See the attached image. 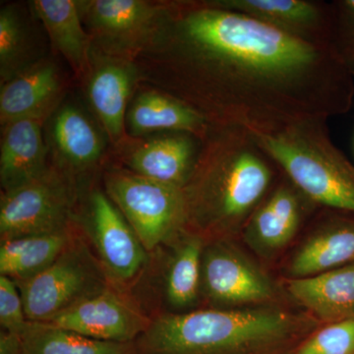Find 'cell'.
<instances>
[{"mask_svg": "<svg viewBox=\"0 0 354 354\" xmlns=\"http://www.w3.org/2000/svg\"><path fill=\"white\" fill-rule=\"evenodd\" d=\"M321 326L295 304L211 307L158 317L144 344L153 354H272L301 344Z\"/></svg>", "mask_w": 354, "mask_h": 354, "instance_id": "obj_3", "label": "cell"}, {"mask_svg": "<svg viewBox=\"0 0 354 354\" xmlns=\"http://www.w3.org/2000/svg\"><path fill=\"white\" fill-rule=\"evenodd\" d=\"M31 7V6H30ZM32 8L10 3L0 10V83L12 80L46 58Z\"/></svg>", "mask_w": 354, "mask_h": 354, "instance_id": "obj_22", "label": "cell"}, {"mask_svg": "<svg viewBox=\"0 0 354 354\" xmlns=\"http://www.w3.org/2000/svg\"><path fill=\"white\" fill-rule=\"evenodd\" d=\"M307 43L333 44L334 7L309 0H209Z\"/></svg>", "mask_w": 354, "mask_h": 354, "instance_id": "obj_13", "label": "cell"}, {"mask_svg": "<svg viewBox=\"0 0 354 354\" xmlns=\"http://www.w3.org/2000/svg\"><path fill=\"white\" fill-rule=\"evenodd\" d=\"M71 208L66 184L50 169L41 178L2 193L1 241L28 235L64 232Z\"/></svg>", "mask_w": 354, "mask_h": 354, "instance_id": "obj_9", "label": "cell"}, {"mask_svg": "<svg viewBox=\"0 0 354 354\" xmlns=\"http://www.w3.org/2000/svg\"><path fill=\"white\" fill-rule=\"evenodd\" d=\"M85 80L88 104L102 131L113 146L122 145L128 139V104L140 84L136 66L130 60L109 57L92 48Z\"/></svg>", "mask_w": 354, "mask_h": 354, "instance_id": "obj_11", "label": "cell"}, {"mask_svg": "<svg viewBox=\"0 0 354 354\" xmlns=\"http://www.w3.org/2000/svg\"><path fill=\"white\" fill-rule=\"evenodd\" d=\"M62 234L28 235L2 241L0 272L11 279L26 281L50 267L66 248Z\"/></svg>", "mask_w": 354, "mask_h": 354, "instance_id": "obj_24", "label": "cell"}, {"mask_svg": "<svg viewBox=\"0 0 354 354\" xmlns=\"http://www.w3.org/2000/svg\"><path fill=\"white\" fill-rule=\"evenodd\" d=\"M123 162L134 172L151 180L183 188L196 160L200 140L188 133L172 132L140 143L128 138Z\"/></svg>", "mask_w": 354, "mask_h": 354, "instance_id": "obj_17", "label": "cell"}, {"mask_svg": "<svg viewBox=\"0 0 354 354\" xmlns=\"http://www.w3.org/2000/svg\"><path fill=\"white\" fill-rule=\"evenodd\" d=\"M317 208L283 174L249 218L241 239L261 259H274L295 241Z\"/></svg>", "mask_w": 354, "mask_h": 354, "instance_id": "obj_10", "label": "cell"}, {"mask_svg": "<svg viewBox=\"0 0 354 354\" xmlns=\"http://www.w3.org/2000/svg\"><path fill=\"white\" fill-rule=\"evenodd\" d=\"M66 80L57 62L46 57L0 88L2 127L21 120L44 121L59 106Z\"/></svg>", "mask_w": 354, "mask_h": 354, "instance_id": "obj_16", "label": "cell"}, {"mask_svg": "<svg viewBox=\"0 0 354 354\" xmlns=\"http://www.w3.org/2000/svg\"><path fill=\"white\" fill-rule=\"evenodd\" d=\"M145 322V319L124 300L104 290L44 323L88 339L123 344L147 329Z\"/></svg>", "mask_w": 354, "mask_h": 354, "instance_id": "obj_15", "label": "cell"}, {"mask_svg": "<svg viewBox=\"0 0 354 354\" xmlns=\"http://www.w3.org/2000/svg\"><path fill=\"white\" fill-rule=\"evenodd\" d=\"M88 225L104 266L116 279L134 278L146 262V249L120 209L102 191L90 199Z\"/></svg>", "mask_w": 354, "mask_h": 354, "instance_id": "obj_14", "label": "cell"}, {"mask_svg": "<svg viewBox=\"0 0 354 354\" xmlns=\"http://www.w3.org/2000/svg\"><path fill=\"white\" fill-rule=\"evenodd\" d=\"M167 270L165 292L174 308L183 310L196 304L201 290L202 256L206 241L184 232Z\"/></svg>", "mask_w": 354, "mask_h": 354, "instance_id": "obj_25", "label": "cell"}, {"mask_svg": "<svg viewBox=\"0 0 354 354\" xmlns=\"http://www.w3.org/2000/svg\"><path fill=\"white\" fill-rule=\"evenodd\" d=\"M133 64L139 85L209 124L255 135L353 106L354 76L333 44L307 43L209 0L165 1Z\"/></svg>", "mask_w": 354, "mask_h": 354, "instance_id": "obj_1", "label": "cell"}, {"mask_svg": "<svg viewBox=\"0 0 354 354\" xmlns=\"http://www.w3.org/2000/svg\"><path fill=\"white\" fill-rule=\"evenodd\" d=\"M234 241H211L205 245L200 295L213 308L292 304L283 283L274 281Z\"/></svg>", "mask_w": 354, "mask_h": 354, "instance_id": "obj_5", "label": "cell"}, {"mask_svg": "<svg viewBox=\"0 0 354 354\" xmlns=\"http://www.w3.org/2000/svg\"><path fill=\"white\" fill-rule=\"evenodd\" d=\"M43 122L21 120L2 127L0 181L3 192L37 180L50 171L46 165Z\"/></svg>", "mask_w": 354, "mask_h": 354, "instance_id": "obj_20", "label": "cell"}, {"mask_svg": "<svg viewBox=\"0 0 354 354\" xmlns=\"http://www.w3.org/2000/svg\"><path fill=\"white\" fill-rule=\"evenodd\" d=\"M99 271L83 249L65 248L50 267L21 281L26 318L48 322L57 314L104 291Z\"/></svg>", "mask_w": 354, "mask_h": 354, "instance_id": "obj_7", "label": "cell"}, {"mask_svg": "<svg viewBox=\"0 0 354 354\" xmlns=\"http://www.w3.org/2000/svg\"><path fill=\"white\" fill-rule=\"evenodd\" d=\"M253 135L319 208L354 215V165L333 144L327 120H302L274 134Z\"/></svg>", "mask_w": 354, "mask_h": 354, "instance_id": "obj_4", "label": "cell"}, {"mask_svg": "<svg viewBox=\"0 0 354 354\" xmlns=\"http://www.w3.org/2000/svg\"><path fill=\"white\" fill-rule=\"evenodd\" d=\"M104 180L108 196L146 250H153L185 232L183 188L120 169H109Z\"/></svg>", "mask_w": 354, "mask_h": 354, "instance_id": "obj_6", "label": "cell"}, {"mask_svg": "<svg viewBox=\"0 0 354 354\" xmlns=\"http://www.w3.org/2000/svg\"><path fill=\"white\" fill-rule=\"evenodd\" d=\"M334 7V39L344 46H354V0H342Z\"/></svg>", "mask_w": 354, "mask_h": 354, "instance_id": "obj_29", "label": "cell"}, {"mask_svg": "<svg viewBox=\"0 0 354 354\" xmlns=\"http://www.w3.org/2000/svg\"><path fill=\"white\" fill-rule=\"evenodd\" d=\"M50 138L62 164L73 171L94 167L104 156V139L87 113L75 104H64L53 113Z\"/></svg>", "mask_w": 354, "mask_h": 354, "instance_id": "obj_23", "label": "cell"}, {"mask_svg": "<svg viewBox=\"0 0 354 354\" xmlns=\"http://www.w3.org/2000/svg\"><path fill=\"white\" fill-rule=\"evenodd\" d=\"M24 305L20 290L12 279L0 276V324L6 332L22 334L27 327Z\"/></svg>", "mask_w": 354, "mask_h": 354, "instance_id": "obj_28", "label": "cell"}, {"mask_svg": "<svg viewBox=\"0 0 354 354\" xmlns=\"http://www.w3.org/2000/svg\"><path fill=\"white\" fill-rule=\"evenodd\" d=\"M32 12L50 39L53 51L66 60L77 78L85 79L91 66L93 41L73 0H34Z\"/></svg>", "mask_w": 354, "mask_h": 354, "instance_id": "obj_21", "label": "cell"}, {"mask_svg": "<svg viewBox=\"0 0 354 354\" xmlns=\"http://www.w3.org/2000/svg\"><path fill=\"white\" fill-rule=\"evenodd\" d=\"M0 354H22L21 337L12 333H1L0 335Z\"/></svg>", "mask_w": 354, "mask_h": 354, "instance_id": "obj_30", "label": "cell"}, {"mask_svg": "<svg viewBox=\"0 0 354 354\" xmlns=\"http://www.w3.org/2000/svg\"><path fill=\"white\" fill-rule=\"evenodd\" d=\"M283 172L252 133L209 124L183 187L184 230L206 243L237 241Z\"/></svg>", "mask_w": 354, "mask_h": 354, "instance_id": "obj_2", "label": "cell"}, {"mask_svg": "<svg viewBox=\"0 0 354 354\" xmlns=\"http://www.w3.org/2000/svg\"><path fill=\"white\" fill-rule=\"evenodd\" d=\"M20 337L22 354H129L120 342L88 339L48 323L28 322Z\"/></svg>", "mask_w": 354, "mask_h": 354, "instance_id": "obj_26", "label": "cell"}, {"mask_svg": "<svg viewBox=\"0 0 354 354\" xmlns=\"http://www.w3.org/2000/svg\"><path fill=\"white\" fill-rule=\"evenodd\" d=\"M325 209L291 253L283 279L309 278L354 263V215Z\"/></svg>", "mask_w": 354, "mask_h": 354, "instance_id": "obj_12", "label": "cell"}, {"mask_svg": "<svg viewBox=\"0 0 354 354\" xmlns=\"http://www.w3.org/2000/svg\"><path fill=\"white\" fill-rule=\"evenodd\" d=\"M138 90L127 111L128 138L155 132L188 133L200 141L206 136L209 124L194 109L156 88L139 85Z\"/></svg>", "mask_w": 354, "mask_h": 354, "instance_id": "obj_19", "label": "cell"}, {"mask_svg": "<svg viewBox=\"0 0 354 354\" xmlns=\"http://www.w3.org/2000/svg\"><path fill=\"white\" fill-rule=\"evenodd\" d=\"M281 283L291 304L322 325L354 318V263Z\"/></svg>", "mask_w": 354, "mask_h": 354, "instance_id": "obj_18", "label": "cell"}, {"mask_svg": "<svg viewBox=\"0 0 354 354\" xmlns=\"http://www.w3.org/2000/svg\"><path fill=\"white\" fill-rule=\"evenodd\" d=\"M93 48L109 57L133 60L139 55L165 8V1H76Z\"/></svg>", "mask_w": 354, "mask_h": 354, "instance_id": "obj_8", "label": "cell"}, {"mask_svg": "<svg viewBox=\"0 0 354 354\" xmlns=\"http://www.w3.org/2000/svg\"><path fill=\"white\" fill-rule=\"evenodd\" d=\"M288 354H354V318L321 326Z\"/></svg>", "mask_w": 354, "mask_h": 354, "instance_id": "obj_27", "label": "cell"}]
</instances>
